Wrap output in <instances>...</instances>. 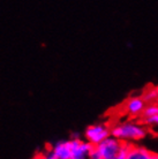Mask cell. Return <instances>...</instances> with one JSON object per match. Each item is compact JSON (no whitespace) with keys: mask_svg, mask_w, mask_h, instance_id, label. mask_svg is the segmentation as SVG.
<instances>
[{"mask_svg":"<svg viewBox=\"0 0 158 159\" xmlns=\"http://www.w3.org/2000/svg\"><path fill=\"white\" fill-rule=\"evenodd\" d=\"M146 100L143 95H136L128 97L123 104V112L127 118L138 119L143 114V111L146 106Z\"/></svg>","mask_w":158,"mask_h":159,"instance_id":"obj_4","label":"cell"},{"mask_svg":"<svg viewBox=\"0 0 158 159\" xmlns=\"http://www.w3.org/2000/svg\"><path fill=\"white\" fill-rule=\"evenodd\" d=\"M158 114V102H154V103H148L146 108L143 111V114L141 116V119H146L149 116H156Z\"/></svg>","mask_w":158,"mask_h":159,"instance_id":"obj_8","label":"cell"},{"mask_svg":"<svg viewBox=\"0 0 158 159\" xmlns=\"http://www.w3.org/2000/svg\"><path fill=\"white\" fill-rule=\"evenodd\" d=\"M111 136V126L105 122L94 123L84 130V139L92 147Z\"/></svg>","mask_w":158,"mask_h":159,"instance_id":"obj_3","label":"cell"},{"mask_svg":"<svg viewBox=\"0 0 158 159\" xmlns=\"http://www.w3.org/2000/svg\"><path fill=\"white\" fill-rule=\"evenodd\" d=\"M152 151L138 143L126 144L125 159H151Z\"/></svg>","mask_w":158,"mask_h":159,"instance_id":"obj_6","label":"cell"},{"mask_svg":"<svg viewBox=\"0 0 158 159\" xmlns=\"http://www.w3.org/2000/svg\"><path fill=\"white\" fill-rule=\"evenodd\" d=\"M151 159H158V153L152 152V155H151Z\"/></svg>","mask_w":158,"mask_h":159,"instance_id":"obj_12","label":"cell"},{"mask_svg":"<svg viewBox=\"0 0 158 159\" xmlns=\"http://www.w3.org/2000/svg\"><path fill=\"white\" fill-rule=\"evenodd\" d=\"M49 152L58 159H69L71 158V152H72L71 139L59 141V142L54 143L51 147V149L49 150Z\"/></svg>","mask_w":158,"mask_h":159,"instance_id":"obj_7","label":"cell"},{"mask_svg":"<svg viewBox=\"0 0 158 159\" xmlns=\"http://www.w3.org/2000/svg\"><path fill=\"white\" fill-rule=\"evenodd\" d=\"M149 134L148 126L142 120L127 118L111 125V135L126 144L138 143Z\"/></svg>","mask_w":158,"mask_h":159,"instance_id":"obj_1","label":"cell"},{"mask_svg":"<svg viewBox=\"0 0 158 159\" xmlns=\"http://www.w3.org/2000/svg\"><path fill=\"white\" fill-rule=\"evenodd\" d=\"M72 152L69 159H90V152L92 145L88 143L86 139H81L79 137L71 139Z\"/></svg>","mask_w":158,"mask_h":159,"instance_id":"obj_5","label":"cell"},{"mask_svg":"<svg viewBox=\"0 0 158 159\" xmlns=\"http://www.w3.org/2000/svg\"><path fill=\"white\" fill-rule=\"evenodd\" d=\"M35 159H58V158H55L54 156L51 155L50 152H45V153H42V155H40L38 157H36Z\"/></svg>","mask_w":158,"mask_h":159,"instance_id":"obj_10","label":"cell"},{"mask_svg":"<svg viewBox=\"0 0 158 159\" xmlns=\"http://www.w3.org/2000/svg\"><path fill=\"white\" fill-rule=\"evenodd\" d=\"M126 143L111 135L103 142L94 145L90 152V159H112L123 151Z\"/></svg>","mask_w":158,"mask_h":159,"instance_id":"obj_2","label":"cell"},{"mask_svg":"<svg viewBox=\"0 0 158 159\" xmlns=\"http://www.w3.org/2000/svg\"><path fill=\"white\" fill-rule=\"evenodd\" d=\"M143 122L146 123L148 127H151L155 130H158V114L152 116H149V118H146V119H141Z\"/></svg>","mask_w":158,"mask_h":159,"instance_id":"obj_9","label":"cell"},{"mask_svg":"<svg viewBox=\"0 0 158 159\" xmlns=\"http://www.w3.org/2000/svg\"><path fill=\"white\" fill-rule=\"evenodd\" d=\"M125 150H126V145H125V148H123V151L121 152L120 155L114 157V158H112V159H125Z\"/></svg>","mask_w":158,"mask_h":159,"instance_id":"obj_11","label":"cell"}]
</instances>
